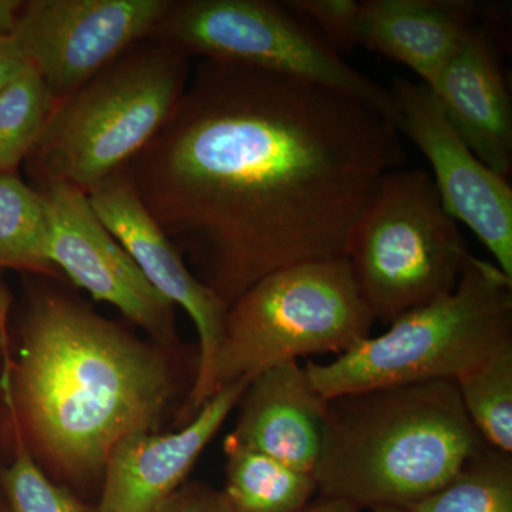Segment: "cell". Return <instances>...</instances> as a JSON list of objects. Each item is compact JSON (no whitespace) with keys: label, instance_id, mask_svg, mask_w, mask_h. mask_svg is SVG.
<instances>
[{"label":"cell","instance_id":"4fadbf2b","mask_svg":"<svg viewBox=\"0 0 512 512\" xmlns=\"http://www.w3.org/2000/svg\"><path fill=\"white\" fill-rule=\"evenodd\" d=\"M249 382L242 379L221 387L183 429L165 434L141 431L120 440L104 464L97 512H148L177 491Z\"/></svg>","mask_w":512,"mask_h":512},{"label":"cell","instance_id":"7402d4cb","mask_svg":"<svg viewBox=\"0 0 512 512\" xmlns=\"http://www.w3.org/2000/svg\"><path fill=\"white\" fill-rule=\"evenodd\" d=\"M6 409L12 424L15 456L2 471L6 512H84V507L66 488L53 483L37 466L33 451L26 443L8 392L3 389Z\"/></svg>","mask_w":512,"mask_h":512},{"label":"cell","instance_id":"4316f807","mask_svg":"<svg viewBox=\"0 0 512 512\" xmlns=\"http://www.w3.org/2000/svg\"><path fill=\"white\" fill-rule=\"evenodd\" d=\"M299 512H359L355 507L348 503L333 498L320 497L313 500L311 504L306 505Z\"/></svg>","mask_w":512,"mask_h":512},{"label":"cell","instance_id":"3957f363","mask_svg":"<svg viewBox=\"0 0 512 512\" xmlns=\"http://www.w3.org/2000/svg\"><path fill=\"white\" fill-rule=\"evenodd\" d=\"M487 446L454 382L342 394L328 399L313 477L320 497L357 511L403 510L434 493Z\"/></svg>","mask_w":512,"mask_h":512},{"label":"cell","instance_id":"52a82bcc","mask_svg":"<svg viewBox=\"0 0 512 512\" xmlns=\"http://www.w3.org/2000/svg\"><path fill=\"white\" fill-rule=\"evenodd\" d=\"M470 255L430 173L399 168L357 224L346 259L370 312L390 323L453 292Z\"/></svg>","mask_w":512,"mask_h":512},{"label":"cell","instance_id":"5bb4252c","mask_svg":"<svg viewBox=\"0 0 512 512\" xmlns=\"http://www.w3.org/2000/svg\"><path fill=\"white\" fill-rule=\"evenodd\" d=\"M448 123L488 168L512 171V104L497 50L483 25L429 87Z\"/></svg>","mask_w":512,"mask_h":512},{"label":"cell","instance_id":"ba28073f","mask_svg":"<svg viewBox=\"0 0 512 512\" xmlns=\"http://www.w3.org/2000/svg\"><path fill=\"white\" fill-rule=\"evenodd\" d=\"M151 37L190 59L220 60L322 84L372 104L393 121L389 89L349 66L284 2L173 0Z\"/></svg>","mask_w":512,"mask_h":512},{"label":"cell","instance_id":"d4e9b609","mask_svg":"<svg viewBox=\"0 0 512 512\" xmlns=\"http://www.w3.org/2000/svg\"><path fill=\"white\" fill-rule=\"evenodd\" d=\"M29 66L13 37L0 36V92Z\"/></svg>","mask_w":512,"mask_h":512},{"label":"cell","instance_id":"44dd1931","mask_svg":"<svg viewBox=\"0 0 512 512\" xmlns=\"http://www.w3.org/2000/svg\"><path fill=\"white\" fill-rule=\"evenodd\" d=\"M56 103L32 66L0 92V173L25 163Z\"/></svg>","mask_w":512,"mask_h":512},{"label":"cell","instance_id":"5b68a950","mask_svg":"<svg viewBox=\"0 0 512 512\" xmlns=\"http://www.w3.org/2000/svg\"><path fill=\"white\" fill-rule=\"evenodd\" d=\"M512 346V278L470 255L453 292L403 313L382 335L326 363H305L326 400L382 387L456 382Z\"/></svg>","mask_w":512,"mask_h":512},{"label":"cell","instance_id":"e0dca14e","mask_svg":"<svg viewBox=\"0 0 512 512\" xmlns=\"http://www.w3.org/2000/svg\"><path fill=\"white\" fill-rule=\"evenodd\" d=\"M224 451L227 484L222 493L232 512H299L318 494L313 474L252 450L229 434Z\"/></svg>","mask_w":512,"mask_h":512},{"label":"cell","instance_id":"7c38bea8","mask_svg":"<svg viewBox=\"0 0 512 512\" xmlns=\"http://www.w3.org/2000/svg\"><path fill=\"white\" fill-rule=\"evenodd\" d=\"M97 217L160 295L190 315L198 335V362L188 397V416L210 400V373L228 306L202 284L120 173L90 192Z\"/></svg>","mask_w":512,"mask_h":512},{"label":"cell","instance_id":"6da1fadb","mask_svg":"<svg viewBox=\"0 0 512 512\" xmlns=\"http://www.w3.org/2000/svg\"><path fill=\"white\" fill-rule=\"evenodd\" d=\"M404 161L399 130L372 104L202 59L120 174L229 308L281 269L346 258L384 178Z\"/></svg>","mask_w":512,"mask_h":512},{"label":"cell","instance_id":"603a6c76","mask_svg":"<svg viewBox=\"0 0 512 512\" xmlns=\"http://www.w3.org/2000/svg\"><path fill=\"white\" fill-rule=\"evenodd\" d=\"M286 8L315 29L342 56L357 46L362 2L356 0H288Z\"/></svg>","mask_w":512,"mask_h":512},{"label":"cell","instance_id":"cb8c5ba5","mask_svg":"<svg viewBox=\"0 0 512 512\" xmlns=\"http://www.w3.org/2000/svg\"><path fill=\"white\" fill-rule=\"evenodd\" d=\"M148 512H232L220 490L202 483L183 484Z\"/></svg>","mask_w":512,"mask_h":512},{"label":"cell","instance_id":"2e32d148","mask_svg":"<svg viewBox=\"0 0 512 512\" xmlns=\"http://www.w3.org/2000/svg\"><path fill=\"white\" fill-rule=\"evenodd\" d=\"M480 16L473 0H365L356 43L404 64L430 87Z\"/></svg>","mask_w":512,"mask_h":512},{"label":"cell","instance_id":"9a60e30c","mask_svg":"<svg viewBox=\"0 0 512 512\" xmlns=\"http://www.w3.org/2000/svg\"><path fill=\"white\" fill-rule=\"evenodd\" d=\"M238 406L232 439L313 474L322 451L328 400L313 387L305 366L281 363L252 377Z\"/></svg>","mask_w":512,"mask_h":512},{"label":"cell","instance_id":"f1b7e54d","mask_svg":"<svg viewBox=\"0 0 512 512\" xmlns=\"http://www.w3.org/2000/svg\"><path fill=\"white\" fill-rule=\"evenodd\" d=\"M3 320V306H2V296H0V323Z\"/></svg>","mask_w":512,"mask_h":512},{"label":"cell","instance_id":"ac0fdd59","mask_svg":"<svg viewBox=\"0 0 512 512\" xmlns=\"http://www.w3.org/2000/svg\"><path fill=\"white\" fill-rule=\"evenodd\" d=\"M45 194L15 173H0V268L50 274Z\"/></svg>","mask_w":512,"mask_h":512},{"label":"cell","instance_id":"7a4b0ae2","mask_svg":"<svg viewBox=\"0 0 512 512\" xmlns=\"http://www.w3.org/2000/svg\"><path fill=\"white\" fill-rule=\"evenodd\" d=\"M26 443L67 478L103 473L114 446L154 431L173 393L163 356L69 293L30 299L0 380Z\"/></svg>","mask_w":512,"mask_h":512},{"label":"cell","instance_id":"484cf974","mask_svg":"<svg viewBox=\"0 0 512 512\" xmlns=\"http://www.w3.org/2000/svg\"><path fill=\"white\" fill-rule=\"evenodd\" d=\"M22 6L20 0H0V36L12 35Z\"/></svg>","mask_w":512,"mask_h":512},{"label":"cell","instance_id":"9c48e42d","mask_svg":"<svg viewBox=\"0 0 512 512\" xmlns=\"http://www.w3.org/2000/svg\"><path fill=\"white\" fill-rule=\"evenodd\" d=\"M173 0H30L12 36L57 101L147 37Z\"/></svg>","mask_w":512,"mask_h":512},{"label":"cell","instance_id":"8992f818","mask_svg":"<svg viewBox=\"0 0 512 512\" xmlns=\"http://www.w3.org/2000/svg\"><path fill=\"white\" fill-rule=\"evenodd\" d=\"M375 322L346 258L265 276L228 308L211 367L210 399L221 387L281 363L343 355L369 338Z\"/></svg>","mask_w":512,"mask_h":512},{"label":"cell","instance_id":"277c9868","mask_svg":"<svg viewBox=\"0 0 512 512\" xmlns=\"http://www.w3.org/2000/svg\"><path fill=\"white\" fill-rule=\"evenodd\" d=\"M191 60L147 37L57 101L25 160L37 190L67 184L89 195L119 174L173 113Z\"/></svg>","mask_w":512,"mask_h":512},{"label":"cell","instance_id":"ffe728a7","mask_svg":"<svg viewBox=\"0 0 512 512\" xmlns=\"http://www.w3.org/2000/svg\"><path fill=\"white\" fill-rule=\"evenodd\" d=\"M454 383L468 419L485 443L512 453V346Z\"/></svg>","mask_w":512,"mask_h":512},{"label":"cell","instance_id":"83f0119b","mask_svg":"<svg viewBox=\"0 0 512 512\" xmlns=\"http://www.w3.org/2000/svg\"><path fill=\"white\" fill-rule=\"evenodd\" d=\"M359 512H404V511L400 510V508L382 507V508H373V510L359 511Z\"/></svg>","mask_w":512,"mask_h":512},{"label":"cell","instance_id":"30bf717a","mask_svg":"<svg viewBox=\"0 0 512 512\" xmlns=\"http://www.w3.org/2000/svg\"><path fill=\"white\" fill-rule=\"evenodd\" d=\"M389 92L394 126L429 161L444 208L512 278V190L507 178L488 168L458 136L426 84L397 79Z\"/></svg>","mask_w":512,"mask_h":512},{"label":"cell","instance_id":"8fae6325","mask_svg":"<svg viewBox=\"0 0 512 512\" xmlns=\"http://www.w3.org/2000/svg\"><path fill=\"white\" fill-rule=\"evenodd\" d=\"M49 207L47 259L96 301L119 309L160 342L175 339L174 305L153 288L97 217L89 197L72 185L40 190Z\"/></svg>","mask_w":512,"mask_h":512},{"label":"cell","instance_id":"d6986e66","mask_svg":"<svg viewBox=\"0 0 512 512\" xmlns=\"http://www.w3.org/2000/svg\"><path fill=\"white\" fill-rule=\"evenodd\" d=\"M404 512H512V453L484 447Z\"/></svg>","mask_w":512,"mask_h":512}]
</instances>
